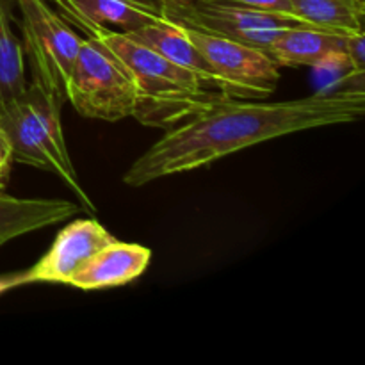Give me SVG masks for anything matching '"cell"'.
Returning <instances> with one entry per match:
<instances>
[{
  "label": "cell",
  "mask_w": 365,
  "mask_h": 365,
  "mask_svg": "<svg viewBox=\"0 0 365 365\" xmlns=\"http://www.w3.org/2000/svg\"><path fill=\"white\" fill-rule=\"evenodd\" d=\"M365 93H330L285 102L253 103L223 100L166 130L123 175L130 187L170 175L210 166L235 152L282 135L330 125L353 123L364 116Z\"/></svg>",
  "instance_id": "obj_1"
},
{
  "label": "cell",
  "mask_w": 365,
  "mask_h": 365,
  "mask_svg": "<svg viewBox=\"0 0 365 365\" xmlns=\"http://www.w3.org/2000/svg\"><path fill=\"white\" fill-rule=\"evenodd\" d=\"M81 29L86 36H98L130 68L138 88L132 116L141 125L170 130L207 107L230 100L223 93L210 89L192 71L178 66L125 32L103 25H82Z\"/></svg>",
  "instance_id": "obj_2"
},
{
  "label": "cell",
  "mask_w": 365,
  "mask_h": 365,
  "mask_svg": "<svg viewBox=\"0 0 365 365\" xmlns=\"http://www.w3.org/2000/svg\"><path fill=\"white\" fill-rule=\"evenodd\" d=\"M63 103L59 96L29 81L25 91L0 110V125L9 138L13 160L59 177L81 200V209L95 214V203L82 189L68 153L61 125Z\"/></svg>",
  "instance_id": "obj_3"
},
{
  "label": "cell",
  "mask_w": 365,
  "mask_h": 365,
  "mask_svg": "<svg viewBox=\"0 0 365 365\" xmlns=\"http://www.w3.org/2000/svg\"><path fill=\"white\" fill-rule=\"evenodd\" d=\"M66 100L81 116L118 121L134 114L138 88L127 63L98 36L88 34L71 68Z\"/></svg>",
  "instance_id": "obj_4"
},
{
  "label": "cell",
  "mask_w": 365,
  "mask_h": 365,
  "mask_svg": "<svg viewBox=\"0 0 365 365\" xmlns=\"http://www.w3.org/2000/svg\"><path fill=\"white\" fill-rule=\"evenodd\" d=\"M20 9L21 45L31 81L66 102L68 81L82 38L46 0H14Z\"/></svg>",
  "instance_id": "obj_5"
},
{
  "label": "cell",
  "mask_w": 365,
  "mask_h": 365,
  "mask_svg": "<svg viewBox=\"0 0 365 365\" xmlns=\"http://www.w3.org/2000/svg\"><path fill=\"white\" fill-rule=\"evenodd\" d=\"M182 27L228 98H266L273 95L280 70L269 53L187 25Z\"/></svg>",
  "instance_id": "obj_6"
},
{
  "label": "cell",
  "mask_w": 365,
  "mask_h": 365,
  "mask_svg": "<svg viewBox=\"0 0 365 365\" xmlns=\"http://www.w3.org/2000/svg\"><path fill=\"white\" fill-rule=\"evenodd\" d=\"M168 20L209 32V34L221 36V38L234 39V41L264 50V52H267L274 38L282 34L285 29L302 24L294 18L282 16V14L250 9V7L234 6V4L203 2V0L187 4Z\"/></svg>",
  "instance_id": "obj_7"
},
{
  "label": "cell",
  "mask_w": 365,
  "mask_h": 365,
  "mask_svg": "<svg viewBox=\"0 0 365 365\" xmlns=\"http://www.w3.org/2000/svg\"><path fill=\"white\" fill-rule=\"evenodd\" d=\"M114 239L96 220H77L66 225L48 252L31 269L16 274L18 287L27 284H70L82 264Z\"/></svg>",
  "instance_id": "obj_8"
},
{
  "label": "cell",
  "mask_w": 365,
  "mask_h": 365,
  "mask_svg": "<svg viewBox=\"0 0 365 365\" xmlns=\"http://www.w3.org/2000/svg\"><path fill=\"white\" fill-rule=\"evenodd\" d=\"M152 260V250L114 239L89 257L70 284L82 291L120 287L138 280Z\"/></svg>",
  "instance_id": "obj_9"
},
{
  "label": "cell",
  "mask_w": 365,
  "mask_h": 365,
  "mask_svg": "<svg viewBox=\"0 0 365 365\" xmlns=\"http://www.w3.org/2000/svg\"><path fill=\"white\" fill-rule=\"evenodd\" d=\"M56 6L78 27L103 25L121 32H134L164 18L155 0H57Z\"/></svg>",
  "instance_id": "obj_10"
},
{
  "label": "cell",
  "mask_w": 365,
  "mask_h": 365,
  "mask_svg": "<svg viewBox=\"0 0 365 365\" xmlns=\"http://www.w3.org/2000/svg\"><path fill=\"white\" fill-rule=\"evenodd\" d=\"M81 205L68 200L16 198L0 189V246L20 235L70 220Z\"/></svg>",
  "instance_id": "obj_11"
},
{
  "label": "cell",
  "mask_w": 365,
  "mask_h": 365,
  "mask_svg": "<svg viewBox=\"0 0 365 365\" xmlns=\"http://www.w3.org/2000/svg\"><path fill=\"white\" fill-rule=\"evenodd\" d=\"M130 36L135 41L143 43L148 48L155 50L157 53L164 56L166 59L173 61L178 66H184L185 70L192 71L198 78H202L210 89L217 93H223V89L217 84L216 77L210 71L209 64L202 57L189 36L185 34V29L180 24L173 20H168L166 16L163 20L152 21V24L145 25V27L138 29L134 32H125Z\"/></svg>",
  "instance_id": "obj_12"
},
{
  "label": "cell",
  "mask_w": 365,
  "mask_h": 365,
  "mask_svg": "<svg viewBox=\"0 0 365 365\" xmlns=\"http://www.w3.org/2000/svg\"><path fill=\"white\" fill-rule=\"evenodd\" d=\"M346 36L310 25H291L274 38L267 53L278 66H312L335 50H344Z\"/></svg>",
  "instance_id": "obj_13"
},
{
  "label": "cell",
  "mask_w": 365,
  "mask_h": 365,
  "mask_svg": "<svg viewBox=\"0 0 365 365\" xmlns=\"http://www.w3.org/2000/svg\"><path fill=\"white\" fill-rule=\"evenodd\" d=\"M292 16L310 27L324 31H364L365 0H289Z\"/></svg>",
  "instance_id": "obj_14"
},
{
  "label": "cell",
  "mask_w": 365,
  "mask_h": 365,
  "mask_svg": "<svg viewBox=\"0 0 365 365\" xmlns=\"http://www.w3.org/2000/svg\"><path fill=\"white\" fill-rule=\"evenodd\" d=\"M7 0H0V110L27 88L24 45L11 25Z\"/></svg>",
  "instance_id": "obj_15"
},
{
  "label": "cell",
  "mask_w": 365,
  "mask_h": 365,
  "mask_svg": "<svg viewBox=\"0 0 365 365\" xmlns=\"http://www.w3.org/2000/svg\"><path fill=\"white\" fill-rule=\"evenodd\" d=\"M316 93H365V68H360L344 50L327 53L312 64Z\"/></svg>",
  "instance_id": "obj_16"
},
{
  "label": "cell",
  "mask_w": 365,
  "mask_h": 365,
  "mask_svg": "<svg viewBox=\"0 0 365 365\" xmlns=\"http://www.w3.org/2000/svg\"><path fill=\"white\" fill-rule=\"evenodd\" d=\"M192 2H195V0H192ZM203 2L234 4V6L250 7V9H259V11H266V13H274V14H282V16L294 18L292 16L291 2H289V0H203Z\"/></svg>",
  "instance_id": "obj_17"
},
{
  "label": "cell",
  "mask_w": 365,
  "mask_h": 365,
  "mask_svg": "<svg viewBox=\"0 0 365 365\" xmlns=\"http://www.w3.org/2000/svg\"><path fill=\"white\" fill-rule=\"evenodd\" d=\"M364 41H365V32L364 31H356V32H349L346 36V46L344 52L349 53L353 61L359 64L360 68H365V48H364Z\"/></svg>",
  "instance_id": "obj_18"
},
{
  "label": "cell",
  "mask_w": 365,
  "mask_h": 365,
  "mask_svg": "<svg viewBox=\"0 0 365 365\" xmlns=\"http://www.w3.org/2000/svg\"><path fill=\"white\" fill-rule=\"evenodd\" d=\"M11 163H13V150H11V143L6 130L0 125V189L6 182L7 173H9Z\"/></svg>",
  "instance_id": "obj_19"
},
{
  "label": "cell",
  "mask_w": 365,
  "mask_h": 365,
  "mask_svg": "<svg viewBox=\"0 0 365 365\" xmlns=\"http://www.w3.org/2000/svg\"><path fill=\"white\" fill-rule=\"evenodd\" d=\"M157 4H159L160 11H163V14L166 18H171L173 16L177 11H180L182 7H185L187 4H191L192 0H155Z\"/></svg>",
  "instance_id": "obj_20"
},
{
  "label": "cell",
  "mask_w": 365,
  "mask_h": 365,
  "mask_svg": "<svg viewBox=\"0 0 365 365\" xmlns=\"http://www.w3.org/2000/svg\"><path fill=\"white\" fill-rule=\"evenodd\" d=\"M46 2H53V4H56V2H57V0H46Z\"/></svg>",
  "instance_id": "obj_21"
}]
</instances>
